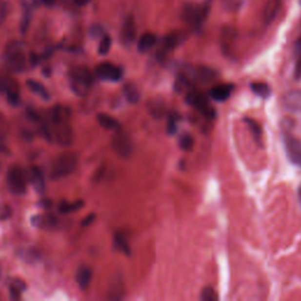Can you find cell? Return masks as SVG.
Here are the masks:
<instances>
[{"label": "cell", "mask_w": 301, "mask_h": 301, "mask_svg": "<svg viewBox=\"0 0 301 301\" xmlns=\"http://www.w3.org/2000/svg\"><path fill=\"white\" fill-rule=\"evenodd\" d=\"M71 111L62 105L54 106L50 114V122L44 125V132L50 140L54 139L60 146H71L73 144L74 133L70 124Z\"/></svg>", "instance_id": "1"}, {"label": "cell", "mask_w": 301, "mask_h": 301, "mask_svg": "<svg viewBox=\"0 0 301 301\" xmlns=\"http://www.w3.org/2000/svg\"><path fill=\"white\" fill-rule=\"evenodd\" d=\"M5 65L11 72H22L27 65L26 46L24 42L13 40L8 42L4 54Z\"/></svg>", "instance_id": "2"}, {"label": "cell", "mask_w": 301, "mask_h": 301, "mask_svg": "<svg viewBox=\"0 0 301 301\" xmlns=\"http://www.w3.org/2000/svg\"><path fill=\"white\" fill-rule=\"evenodd\" d=\"M77 166H78V156L74 152H64L59 154L51 164V179L57 180L68 177L76 171Z\"/></svg>", "instance_id": "3"}, {"label": "cell", "mask_w": 301, "mask_h": 301, "mask_svg": "<svg viewBox=\"0 0 301 301\" xmlns=\"http://www.w3.org/2000/svg\"><path fill=\"white\" fill-rule=\"evenodd\" d=\"M94 82L93 73L84 66H77L70 71V84L74 93L84 97L91 90Z\"/></svg>", "instance_id": "4"}, {"label": "cell", "mask_w": 301, "mask_h": 301, "mask_svg": "<svg viewBox=\"0 0 301 301\" xmlns=\"http://www.w3.org/2000/svg\"><path fill=\"white\" fill-rule=\"evenodd\" d=\"M211 11L210 1L202 4H187L183 6L182 20L193 28H200Z\"/></svg>", "instance_id": "5"}, {"label": "cell", "mask_w": 301, "mask_h": 301, "mask_svg": "<svg viewBox=\"0 0 301 301\" xmlns=\"http://www.w3.org/2000/svg\"><path fill=\"white\" fill-rule=\"evenodd\" d=\"M185 100L192 107L197 108L206 119L213 120L216 118V110L210 105L208 97L206 96V94H203L202 92L196 90V88H193V90L190 88V90L187 91V93H186Z\"/></svg>", "instance_id": "6"}, {"label": "cell", "mask_w": 301, "mask_h": 301, "mask_svg": "<svg viewBox=\"0 0 301 301\" xmlns=\"http://www.w3.org/2000/svg\"><path fill=\"white\" fill-rule=\"evenodd\" d=\"M8 190L16 196H21L27 190V177L18 166H13L7 172Z\"/></svg>", "instance_id": "7"}, {"label": "cell", "mask_w": 301, "mask_h": 301, "mask_svg": "<svg viewBox=\"0 0 301 301\" xmlns=\"http://www.w3.org/2000/svg\"><path fill=\"white\" fill-rule=\"evenodd\" d=\"M112 147L119 157L128 158L133 152V142L131 137L120 128L112 138Z\"/></svg>", "instance_id": "8"}, {"label": "cell", "mask_w": 301, "mask_h": 301, "mask_svg": "<svg viewBox=\"0 0 301 301\" xmlns=\"http://www.w3.org/2000/svg\"><path fill=\"white\" fill-rule=\"evenodd\" d=\"M283 145H285L286 154H287L289 161L298 167H301V140L294 137L293 134L285 132Z\"/></svg>", "instance_id": "9"}, {"label": "cell", "mask_w": 301, "mask_h": 301, "mask_svg": "<svg viewBox=\"0 0 301 301\" xmlns=\"http://www.w3.org/2000/svg\"><path fill=\"white\" fill-rule=\"evenodd\" d=\"M183 76L186 77L193 84L194 81L199 82H208L213 81L214 79H217L218 73L213 68L206 67V66H199V67H188L185 72H182Z\"/></svg>", "instance_id": "10"}, {"label": "cell", "mask_w": 301, "mask_h": 301, "mask_svg": "<svg viewBox=\"0 0 301 301\" xmlns=\"http://www.w3.org/2000/svg\"><path fill=\"white\" fill-rule=\"evenodd\" d=\"M122 74H124L122 68L112 62H101L96 68V76L105 81H119L122 78Z\"/></svg>", "instance_id": "11"}, {"label": "cell", "mask_w": 301, "mask_h": 301, "mask_svg": "<svg viewBox=\"0 0 301 301\" xmlns=\"http://www.w3.org/2000/svg\"><path fill=\"white\" fill-rule=\"evenodd\" d=\"M137 37V27L134 19L132 17H127L122 22L121 33H120V38H121V42L125 46H131L134 42Z\"/></svg>", "instance_id": "12"}, {"label": "cell", "mask_w": 301, "mask_h": 301, "mask_svg": "<svg viewBox=\"0 0 301 301\" xmlns=\"http://www.w3.org/2000/svg\"><path fill=\"white\" fill-rule=\"evenodd\" d=\"M281 5H282V0H268V1L266 2L262 11L263 22H265L266 25L271 24V22L277 18L280 8H281Z\"/></svg>", "instance_id": "13"}, {"label": "cell", "mask_w": 301, "mask_h": 301, "mask_svg": "<svg viewBox=\"0 0 301 301\" xmlns=\"http://www.w3.org/2000/svg\"><path fill=\"white\" fill-rule=\"evenodd\" d=\"M234 90V86L232 84H222L212 87L210 90V97L216 101L222 102L226 101L231 97L232 92Z\"/></svg>", "instance_id": "14"}, {"label": "cell", "mask_w": 301, "mask_h": 301, "mask_svg": "<svg viewBox=\"0 0 301 301\" xmlns=\"http://www.w3.org/2000/svg\"><path fill=\"white\" fill-rule=\"evenodd\" d=\"M30 180H31V183L33 185L34 190H36L40 194L44 193L45 187H46V182H45V176H44V173H42L41 168L37 167V166H33V167H31Z\"/></svg>", "instance_id": "15"}, {"label": "cell", "mask_w": 301, "mask_h": 301, "mask_svg": "<svg viewBox=\"0 0 301 301\" xmlns=\"http://www.w3.org/2000/svg\"><path fill=\"white\" fill-rule=\"evenodd\" d=\"M92 277H93V272H92L90 267H87V266H80L78 268V271H77L76 273V279L77 283H78V286L82 291L88 288V286H90L92 281Z\"/></svg>", "instance_id": "16"}, {"label": "cell", "mask_w": 301, "mask_h": 301, "mask_svg": "<svg viewBox=\"0 0 301 301\" xmlns=\"http://www.w3.org/2000/svg\"><path fill=\"white\" fill-rule=\"evenodd\" d=\"M185 34L181 31H174V32L168 33L164 38V50L171 51L180 46L185 40Z\"/></svg>", "instance_id": "17"}, {"label": "cell", "mask_w": 301, "mask_h": 301, "mask_svg": "<svg viewBox=\"0 0 301 301\" xmlns=\"http://www.w3.org/2000/svg\"><path fill=\"white\" fill-rule=\"evenodd\" d=\"M285 105L288 110L301 112V90L289 91L285 96Z\"/></svg>", "instance_id": "18"}, {"label": "cell", "mask_w": 301, "mask_h": 301, "mask_svg": "<svg viewBox=\"0 0 301 301\" xmlns=\"http://www.w3.org/2000/svg\"><path fill=\"white\" fill-rule=\"evenodd\" d=\"M97 119H98V122L100 124V126H102V127L106 128V130L118 131L121 128V126H120V122L118 121V120H117L116 118H113V117L110 116V114L99 113L98 116H97Z\"/></svg>", "instance_id": "19"}, {"label": "cell", "mask_w": 301, "mask_h": 301, "mask_svg": "<svg viewBox=\"0 0 301 301\" xmlns=\"http://www.w3.org/2000/svg\"><path fill=\"white\" fill-rule=\"evenodd\" d=\"M157 44V37L153 33H144L140 37L139 41H138V51L141 53L150 51L154 45Z\"/></svg>", "instance_id": "20"}, {"label": "cell", "mask_w": 301, "mask_h": 301, "mask_svg": "<svg viewBox=\"0 0 301 301\" xmlns=\"http://www.w3.org/2000/svg\"><path fill=\"white\" fill-rule=\"evenodd\" d=\"M148 112L154 117V118H161L165 114V101L161 98H153L147 105Z\"/></svg>", "instance_id": "21"}, {"label": "cell", "mask_w": 301, "mask_h": 301, "mask_svg": "<svg viewBox=\"0 0 301 301\" xmlns=\"http://www.w3.org/2000/svg\"><path fill=\"white\" fill-rule=\"evenodd\" d=\"M124 96L126 100H127L130 104H137L140 100V91L137 84L134 82H127L124 86Z\"/></svg>", "instance_id": "22"}, {"label": "cell", "mask_w": 301, "mask_h": 301, "mask_svg": "<svg viewBox=\"0 0 301 301\" xmlns=\"http://www.w3.org/2000/svg\"><path fill=\"white\" fill-rule=\"evenodd\" d=\"M26 85H27V87L33 92L34 94L39 96L41 99L46 100V101L51 99L50 92L46 90V87L41 84V82L37 81V80L30 79V80H27V81H26Z\"/></svg>", "instance_id": "23"}, {"label": "cell", "mask_w": 301, "mask_h": 301, "mask_svg": "<svg viewBox=\"0 0 301 301\" xmlns=\"http://www.w3.org/2000/svg\"><path fill=\"white\" fill-rule=\"evenodd\" d=\"M243 121H245L246 125H247L249 132H251L252 136H253L254 140H256L259 145H262V128L259 122L252 118H245L243 119Z\"/></svg>", "instance_id": "24"}, {"label": "cell", "mask_w": 301, "mask_h": 301, "mask_svg": "<svg viewBox=\"0 0 301 301\" xmlns=\"http://www.w3.org/2000/svg\"><path fill=\"white\" fill-rule=\"evenodd\" d=\"M85 202L84 200H76L74 202H68V201H61L59 203L58 210L61 214H68L72 213V212L79 211L84 207Z\"/></svg>", "instance_id": "25"}, {"label": "cell", "mask_w": 301, "mask_h": 301, "mask_svg": "<svg viewBox=\"0 0 301 301\" xmlns=\"http://www.w3.org/2000/svg\"><path fill=\"white\" fill-rule=\"evenodd\" d=\"M25 288H26V285L22 280L12 279L8 283V289H10V295L12 299H19Z\"/></svg>", "instance_id": "26"}, {"label": "cell", "mask_w": 301, "mask_h": 301, "mask_svg": "<svg viewBox=\"0 0 301 301\" xmlns=\"http://www.w3.org/2000/svg\"><path fill=\"white\" fill-rule=\"evenodd\" d=\"M251 90L254 94L261 97V98H268L272 93V90H271V87H269V85L266 84V82H261V81L252 82Z\"/></svg>", "instance_id": "27"}, {"label": "cell", "mask_w": 301, "mask_h": 301, "mask_svg": "<svg viewBox=\"0 0 301 301\" xmlns=\"http://www.w3.org/2000/svg\"><path fill=\"white\" fill-rule=\"evenodd\" d=\"M114 246H116V248H118L119 251H121L122 253L126 254V256H131V247L130 245H128L127 241V238L125 237V234L120 233H116V236H114Z\"/></svg>", "instance_id": "28"}, {"label": "cell", "mask_w": 301, "mask_h": 301, "mask_svg": "<svg viewBox=\"0 0 301 301\" xmlns=\"http://www.w3.org/2000/svg\"><path fill=\"white\" fill-rule=\"evenodd\" d=\"M122 297H124V283H122V280H114V281L111 283L110 298L111 299L118 300L121 299Z\"/></svg>", "instance_id": "29"}, {"label": "cell", "mask_w": 301, "mask_h": 301, "mask_svg": "<svg viewBox=\"0 0 301 301\" xmlns=\"http://www.w3.org/2000/svg\"><path fill=\"white\" fill-rule=\"evenodd\" d=\"M32 223L37 227H50L56 223V220L51 216H36L32 219Z\"/></svg>", "instance_id": "30"}, {"label": "cell", "mask_w": 301, "mask_h": 301, "mask_svg": "<svg viewBox=\"0 0 301 301\" xmlns=\"http://www.w3.org/2000/svg\"><path fill=\"white\" fill-rule=\"evenodd\" d=\"M295 53H297V62H295L294 77L295 79H301V37L295 44Z\"/></svg>", "instance_id": "31"}, {"label": "cell", "mask_w": 301, "mask_h": 301, "mask_svg": "<svg viewBox=\"0 0 301 301\" xmlns=\"http://www.w3.org/2000/svg\"><path fill=\"white\" fill-rule=\"evenodd\" d=\"M179 145L182 151H186V152L191 151L194 146V138L192 137L190 133L182 134L179 139Z\"/></svg>", "instance_id": "32"}, {"label": "cell", "mask_w": 301, "mask_h": 301, "mask_svg": "<svg viewBox=\"0 0 301 301\" xmlns=\"http://www.w3.org/2000/svg\"><path fill=\"white\" fill-rule=\"evenodd\" d=\"M200 300L201 301H217L218 300V294L214 291L213 287L207 286V287H203L201 289V293H200Z\"/></svg>", "instance_id": "33"}, {"label": "cell", "mask_w": 301, "mask_h": 301, "mask_svg": "<svg viewBox=\"0 0 301 301\" xmlns=\"http://www.w3.org/2000/svg\"><path fill=\"white\" fill-rule=\"evenodd\" d=\"M111 46H112V39L110 36H107V34H104V36L101 37V40H100V44H99V54H101V56H106L108 52H110L111 50Z\"/></svg>", "instance_id": "34"}, {"label": "cell", "mask_w": 301, "mask_h": 301, "mask_svg": "<svg viewBox=\"0 0 301 301\" xmlns=\"http://www.w3.org/2000/svg\"><path fill=\"white\" fill-rule=\"evenodd\" d=\"M14 88H18V85L13 79L0 78V93H7Z\"/></svg>", "instance_id": "35"}, {"label": "cell", "mask_w": 301, "mask_h": 301, "mask_svg": "<svg viewBox=\"0 0 301 301\" xmlns=\"http://www.w3.org/2000/svg\"><path fill=\"white\" fill-rule=\"evenodd\" d=\"M31 17H32V14H31V11L30 8H26L25 10L24 14H22V18H21V22H20V31H21V33L26 34L28 27H30V24H31Z\"/></svg>", "instance_id": "36"}, {"label": "cell", "mask_w": 301, "mask_h": 301, "mask_svg": "<svg viewBox=\"0 0 301 301\" xmlns=\"http://www.w3.org/2000/svg\"><path fill=\"white\" fill-rule=\"evenodd\" d=\"M178 114H171L167 122V132L168 134H176L178 130Z\"/></svg>", "instance_id": "37"}, {"label": "cell", "mask_w": 301, "mask_h": 301, "mask_svg": "<svg viewBox=\"0 0 301 301\" xmlns=\"http://www.w3.org/2000/svg\"><path fill=\"white\" fill-rule=\"evenodd\" d=\"M7 13H8L7 4L4 1H0V27H1V25L4 24L5 20H6Z\"/></svg>", "instance_id": "38"}, {"label": "cell", "mask_w": 301, "mask_h": 301, "mask_svg": "<svg viewBox=\"0 0 301 301\" xmlns=\"http://www.w3.org/2000/svg\"><path fill=\"white\" fill-rule=\"evenodd\" d=\"M11 217V208L6 205H0V220L8 219Z\"/></svg>", "instance_id": "39"}, {"label": "cell", "mask_w": 301, "mask_h": 301, "mask_svg": "<svg viewBox=\"0 0 301 301\" xmlns=\"http://www.w3.org/2000/svg\"><path fill=\"white\" fill-rule=\"evenodd\" d=\"M102 33H104L102 32V28L98 26V25H94V26L91 28V36L94 37V38H97V37L99 36H104Z\"/></svg>", "instance_id": "40"}, {"label": "cell", "mask_w": 301, "mask_h": 301, "mask_svg": "<svg viewBox=\"0 0 301 301\" xmlns=\"http://www.w3.org/2000/svg\"><path fill=\"white\" fill-rule=\"evenodd\" d=\"M94 219H96V216H94V214H90V216L86 218L84 221L81 222V225H82V226H88L91 222H93V220H94Z\"/></svg>", "instance_id": "41"}, {"label": "cell", "mask_w": 301, "mask_h": 301, "mask_svg": "<svg viewBox=\"0 0 301 301\" xmlns=\"http://www.w3.org/2000/svg\"><path fill=\"white\" fill-rule=\"evenodd\" d=\"M88 1H90V0H74V2H76L78 6H84Z\"/></svg>", "instance_id": "42"}, {"label": "cell", "mask_w": 301, "mask_h": 301, "mask_svg": "<svg viewBox=\"0 0 301 301\" xmlns=\"http://www.w3.org/2000/svg\"><path fill=\"white\" fill-rule=\"evenodd\" d=\"M42 2H44L45 5H47V6H52L54 5V2H56V0H41Z\"/></svg>", "instance_id": "43"}, {"label": "cell", "mask_w": 301, "mask_h": 301, "mask_svg": "<svg viewBox=\"0 0 301 301\" xmlns=\"http://www.w3.org/2000/svg\"><path fill=\"white\" fill-rule=\"evenodd\" d=\"M298 198H299V202L301 205V186L299 187V191H298Z\"/></svg>", "instance_id": "44"}, {"label": "cell", "mask_w": 301, "mask_h": 301, "mask_svg": "<svg viewBox=\"0 0 301 301\" xmlns=\"http://www.w3.org/2000/svg\"><path fill=\"white\" fill-rule=\"evenodd\" d=\"M299 2H300V5H301V0H299Z\"/></svg>", "instance_id": "45"}]
</instances>
